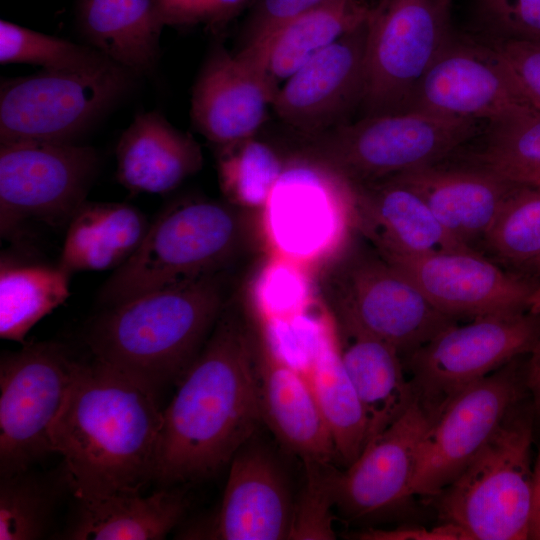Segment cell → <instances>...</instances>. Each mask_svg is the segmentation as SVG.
<instances>
[{
    "label": "cell",
    "mask_w": 540,
    "mask_h": 540,
    "mask_svg": "<svg viewBox=\"0 0 540 540\" xmlns=\"http://www.w3.org/2000/svg\"><path fill=\"white\" fill-rule=\"evenodd\" d=\"M162 410L154 480L196 481L230 463L262 422L252 329L227 303L202 350Z\"/></svg>",
    "instance_id": "cell-1"
},
{
    "label": "cell",
    "mask_w": 540,
    "mask_h": 540,
    "mask_svg": "<svg viewBox=\"0 0 540 540\" xmlns=\"http://www.w3.org/2000/svg\"><path fill=\"white\" fill-rule=\"evenodd\" d=\"M161 424L154 390L96 359L79 362L50 431L76 500L140 492L154 480Z\"/></svg>",
    "instance_id": "cell-2"
},
{
    "label": "cell",
    "mask_w": 540,
    "mask_h": 540,
    "mask_svg": "<svg viewBox=\"0 0 540 540\" xmlns=\"http://www.w3.org/2000/svg\"><path fill=\"white\" fill-rule=\"evenodd\" d=\"M223 272L144 293L94 320V359L154 390L178 381L198 356L225 305Z\"/></svg>",
    "instance_id": "cell-3"
},
{
    "label": "cell",
    "mask_w": 540,
    "mask_h": 540,
    "mask_svg": "<svg viewBox=\"0 0 540 540\" xmlns=\"http://www.w3.org/2000/svg\"><path fill=\"white\" fill-rule=\"evenodd\" d=\"M244 210L227 201L185 198L149 224L137 250L103 284L111 307L138 295L223 272L244 249Z\"/></svg>",
    "instance_id": "cell-4"
},
{
    "label": "cell",
    "mask_w": 540,
    "mask_h": 540,
    "mask_svg": "<svg viewBox=\"0 0 540 540\" xmlns=\"http://www.w3.org/2000/svg\"><path fill=\"white\" fill-rule=\"evenodd\" d=\"M486 122L419 111L367 115L305 139L300 152L357 185L439 163L475 139Z\"/></svg>",
    "instance_id": "cell-5"
},
{
    "label": "cell",
    "mask_w": 540,
    "mask_h": 540,
    "mask_svg": "<svg viewBox=\"0 0 540 540\" xmlns=\"http://www.w3.org/2000/svg\"><path fill=\"white\" fill-rule=\"evenodd\" d=\"M139 77L113 62L87 70H45L1 78L0 143H78L137 88Z\"/></svg>",
    "instance_id": "cell-6"
},
{
    "label": "cell",
    "mask_w": 540,
    "mask_h": 540,
    "mask_svg": "<svg viewBox=\"0 0 540 540\" xmlns=\"http://www.w3.org/2000/svg\"><path fill=\"white\" fill-rule=\"evenodd\" d=\"M532 432L507 418L437 498L439 516L470 540H523L533 514Z\"/></svg>",
    "instance_id": "cell-7"
},
{
    "label": "cell",
    "mask_w": 540,
    "mask_h": 540,
    "mask_svg": "<svg viewBox=\"0 0 540 540\" xmlns=\"http://www.w3.org/2000/svg\"><path fill=\"white\" fill-rule=\"evenodd\" d=\"M328 292L343 334L376 338L400 355H409L456 323L374 248L340 261L328 278Z\"/></svg>",
    "instance_id": "cell-8"
},
{
    "label": "cell",
    "mask_w": 540,
    "mask_h": 540,
    "mask_svg": "<svg viewBox=\"0 0 540 540\" xmlns=\"http://www.w3.org/2000/svg\"><path fill=\"white\" fill-rule=\"evenodd\" d=\"M451 0H378L366 20L364 116L403 112L412 91L455 36Z\"/></svg>",
    "instance_id": "cell-9"
},
{
    "label": "cell",
    "mask_w": 540,
    "mask_h": 540,
    "mask_svg": "<svg viewBox=\"0 0 540 540\" xmlns=\"http://www.w3.org/2000/svg\"><path fill=\"white\" fill-rule=\"evenodd\" d=\"M540 337V314H490L441 331L408 355L415 399L432 419L456 393L529 353Z\"/></svg>",
    "instance_id": "cell-10"
},
{
    "label": "cell",
    "mask_w": 540,
    "mask_h": 540,
    "mask_svg": "<svg viewBox=\"0 0 540 540\" xmlns=\"http://www.w3.org/2000/svg\"><path fill=\"white\" fill-rule=\"evenodd\" d=\"M79 361L53 342L25 345L0 360V475L30 469L52 453L50 431Z\"/></svg>",
    "instance_id": "cell-11"
},
{
    "label": "cell",
    "mask_w": 540,
    "mask_h": 540,
    "mask_svg": "<svg viewBox=\"0 0 540 540\" xmlns=\"http://www.w3.org/2000/svg\"><path fill=\"white\" fill-rule=\"evenodd\" d=\"M100 167L98 152L79 143H0V231L14 234L34 219L68 224L85 202Z\"/></svg>",
    "instance_id": "cell-12"
},
{
    "label": "cell",
    "mask_w": 540,
    "mask_h": 540,
    "mask_svg": "<svg viewBox=\"0 0 540 540\" xmlns=\"http://www.w3.org/2000/svg\"><path fill=\"white\" fill-rule=\"evenodd\" d=\"M262 210L278 256L299 264L333 254L353 226L350 185L300 151L286 158Z\"/></svg>",
    "instance_id": "cell-13"
},
{
    "label": "cell",
    "mask_w": 540,
    "mask_h": 540,
    "mask_svg": "<svg viewBox=\"0 0 540 540\" xmlns=\"http://www.w3.org/2000/svg\"><path fill=\"white\" fill-rule=\"evenodd\" d=\"M517 397L511 362L451 397L420 442L410 495L442 492L501 426Z\"/></svg>",
    "instance_id": "cell-14"
},
{
    "label": "cell",
    "mask_w": 540,
    "mask_h": 540,
    "mask_svg": "<svg viewBox=\"0 0 540 540\" xmlns=\"http://www.w3.org/2000/svg\"><path fill=\"white\" fill-rule=\"evenodd\" d=\"M527 108L534 107L489 44L454 36L418 81L403 112L487 123Z\"/></svg>",
    "instance_id": "cell-15"
},
{
    "label": "cell",
    "mask_w": 540,
    "mask_h": 540,
    "mask_svg": "<svg viewBox=\"0 0 540 540\" xmlns=\"http://www.w3.org/2000/svg\"><path fill=\"white\" fill-rule=\"evenodd\" d=\"M403 271L428 300L457 319L530 311L540 284L505 270L476 250L382 256Z\"/></svg>",
    "instance_id": "cell-16"
},
{
    "label": "cell",
    "mask_w": 540,
    "mask_h": 540,
    "mask_svg": "<svg viewBox=\"0 0 540 540\" xmlns=\"http://www.w3.org/2000/svg\"><path fill=\"white\" fill-rule=\"evenodd\" d=\"M366 21L320 51L279 87L272 108L304 138L343 122L361 106L365 84Z\"/></svg>",
    "instance_id": "cell-17"
},
{
    "label": "cell",
    "mask_w": 540,
    "mask_h": 540,
    "mask_svg": "<svg viewBox=\"0 0 540 540\" xmlns=\"http://www.w3.org/2000/svg\"><path fill=\"white\" fill-rule=\"evenodd\" d=\"M294 499L274 454L252 438L230 462L221 504L207 524L184 534L190 539H289Z\"/></svg>",
    "instance_id": "cell-18"
},
{
    "label": "cell",
    "mask_w": 540,
    "mask_h": 540,
    "mask_svg": "<svg viewBox=\"0 0 540 540\" xmlns=\"http://www.w3.org/2000/svg\"><path fill=\"white\" fill-rule=\"evenodd\" d=\"M431 418L415 399L391 425L374 436L358 458L335 477V506L359 518L411 497L420 442Z\"/></svg>",
    "instance_id": "cell-19"
},
{
    "label": "cell",
    "mask_w": 540,
    "mask_h": 540,
    "mask_svg": "<svg viewBox=\"0 0 540 540\" xmlns=\"http://www.w3.org/2000/svg\"><path fill=\"white\" fill-rule=\"evenodd\" d=\"M276 92L247 60L216 44L193 85V127L215 147L256 135Z\"/></svg>",
    "instance_id": "cell-20"
},
{
    "label": "cell",
    "mask_w": 540,
    "mask_h": 540,
    "mask_svg": "<svg viewBox=\"0 0 540 540\" xmlns=\"http://www.w3.org/2000/svg\"><path fill=\"white\" fill-rule=\"evenodd\" d=\"M254 370L261 420L278 442L305 461L331 462L335 450L308 376L253 331Z\"/></svg>",
    "instance_id": "cell-21"
},
{
    "label": "cell",
    "mask_w": 540,
    "mask_h": 540,
    "mask_svg": "<svg viewBox=\"0 0 540 540\" xmlns=\"http://www.w3.org/2000/svg\"><path fill=\"white\" fill-rule=\"evenodd\" d=\"M349 185L353 226L381 256L473 249L452 236L424 200L393 176Z\"/></svg>",
    "instance_id": "cell-22"
},
{
    "label": "cell",
    "mask_w": 540,
    "mask_h": 540,
    "mask_svg": "<svg viewBox=\"0 0 540 540\" xmlns=\"http://www.w3.org/2000/svg\"><path fill=\"white\" fill-rule=\"evenodd\" d=\"M392 176L417 193L452 236L473 249L517 184L486 167L459 160Z\"/></svg>",
    "instance_id": "cell-23"
},
{
    "label": "cell",
    "mask_w": 540,
    "mask_h": 540,
    "mask_svg": "<svg viewBox=\"0 0 540 540\" xmlns=\"http://www.w3.org/2000/svg\"><path fill=\"white\" fill-rule=\"evenodd\" d=\"M117 181L131 194H166L203 166L199 143L157 110L141 112L115 150Z\"/></svg>",
    "instance_id": "cell-24"
},
{
    "label": "cell",
    "mask_w": 540,
    "mask_h": 540,
    "mask_svg": "<svg viewBox=\"0 0 540 540\" xmlns=\"http://www.w3.org/2000/svg\"><path fill=\"white\" fill-rule=\"evenodd\" d=\"M370 7L367 0H330L235 53L252 64L277 93L308 60L362 25Z\"/></svg>",
    "instance_id": "cell-25"
},
{
    "label": "cell",
    "mask_w": 540,
    "mask_h": 540,
    "mask_svg": "<svg viewBox=\"0 0 540 540\" xmlns=\"http://www.w3.org/2000/svg\"><path fill=\"white\" fill-rule=\"evenodd\" d=\"M77 29L86 45L139 77L153 76L165 26L154 0H77Z\"/></svg>",
    "instance_id": "cell-26"
},
{
    "label": "cell",
    "mask_w": 540,
    "mask_h": 540,
    "mask_svg": "<svg viewBox=\"0 0 540 540\" xmlns=\"http://www.w3.org/2000/svg\"><path fill=\"white\" fill-rule=\"evenodd\" d=\"M187 507L179 489L162 488L148 496L118 492L77 499L76 511L63 537L72 540L164 539L180 522Z\"/></svg>",
    "instance_id": "cell-27"
},
{
    "label": "cell",
    "mask_w": 540,
    "mask_h": 540,
    "mask_svg": "<svg viewBox=\"0 0 540 540\" xmlns=\"http://www.w3.org/2000/svg\"><path fill=\"white\" fill-rule=\"evenodd\" d=\"M148 227L132 205L85 201L67 224L58 266L69 275L117 269L137 250Z\"/></svg>",
    "instance_id": "cell-28"
},
{
    "label": "cell",
    "mask_w": 540,
    "mask_h": 540,
    "mask_svg": "<svg viewBox=\"0 0 540 540\" xmlns=\"http://www.w3.org/2000/svg\"><path fill=\"white\" fill-rule=\"evenodd\" d=\"M344 335L341 358L364 410L369 442L409 408L415 394L393 346L370 336Z\"/></svg>",
    "instance_id": "cell-29"
},
{
    "label": "cell",
    "mask_w": 540,
    "mask_h": 540,
    "mask_svg": "<svg viewBox=\"0 0 540 540\" xmlns=\"http://www.w3.org/2000/svg\"><path fill=\"white\" fill-rule=\"evenodd\" d=\"M308 378L332 437L335 460L351 465L368 443L364 410L346 372L341 346L329 321L309 363Z\"/></svg>",
    "instance_id": "cell-30"
},
{
    "label": "cell",
    "mask_w": 540,
    "mask_h": 540,
    "mask_svg": "<svg viewBox=\"0 0 540 540\" xmlns=\"http://www.w3.org/2000/svg\"><path fill=\"white\" fill-rule=\"evenodd\" d=\"M70 276L59 266L2 257L0 337L24 342L28 332L70 295Z\"/></svg>",
    "instance_id": "cell-31"
},
{
    "label": "cell",
    "mask_w": 540,
    "mask_h": 540,
    "mask_svg": "<svg viewBox=\"0 0 540 540\" xmlns=\"http://www.w3.org/2000/svg\"><path fill=\"white\" fill-rule=\"evenodd\" d=\"M215 148L219 184L226 201L243 210L263 209L286 159L255 136Z\"/></svg>",
    "instance_id": "cell-32"
},
{
    "label": "cell",
    "mask_w": 540,
    "mask_h": 540,
    "mask_svg": "<svg viewBox=\"0 0 540 540\" xmlns=\"http://www.w3.org/2000/svg\"><path fill=\"white\" fill-rule=\"evenodd\" d=\"M470 144L472 151L454 156L498 173L540 166V110L527 108L487 122Z\"/></svg>",
    "instance_id": "cell-33"
},
{
    "label": "cell",
    "mask_w": 540,
    "mask_h": 540,
    "mask_svg": "<svg viewBox=\"0 0 540 540\" xmlns=\"http://www.w3.org/2000/svg\"><path fill=\"white\" fill-rule=\"evenodd\" d=\"M481 243L516 272L540 257V187L517 183Z\"/></svg>",
    "instance_id": "cell-34"
},
{
    "label": "cell",
    "mask_w": 540,
    "mask_h": 540,
    "mask_svg": "<svg viewBox=\"0 0 540 540\" xmlns=\"http://www.w3.org/2000/svg\"><path fill=\"white\" fill-rule=\"evenodd\" d=\"M57 493L30 469L1 476L0 540H36L50 529Z\"/></svg>",
    "instance_id": "cell-35"
},
{
    "label": "cell",
    "mask_w": 540,
    "mask_h": 540,
    "mask_svg": "<svg viewBox=\"0 0 540 540\" xmlns=\"http://www.w3.org/2000/svg\"><path fill=\"white\" fill-rule=\"evenodd\" d=\"M110 61L86 44L48 35L15 23L0 21V63L30 64L45 70L80 71Z\"/></svg>",
    "instance_id": "cell-36"
},
{
    "label": "cell",
    "mask_w": 540,
    "mask_h": 540,
    "mask_svg": "<svg viewBox=\"0 0 540 540\" xmlns=\"http://www.w3.org/2000/svg\"><path fill=\"white\" fill-rule=\"evenodd\" d=\"M303 464L305 480L300 495L294 500L289 539H335L332 508L337 469L331 462L305 461Z\"/></svg>",
    "instance_id": "cell-37"
},
{
    "label": "cell",
    "mask_w": 540,
    "mask_h": 540,
    "mask_svg": "<svg viewBox=\"0 0 540 540\" xmlns=\"http://www.w3.org/2000/svg\"><path fill=\"white\" fill-rule=\"evenodd\" d=\"M312 296L311 280L301 264L281 256L262 266L251 286L253 306L264 319L302 310Z\"/></svg>",
    "instance_id": "cell-38"
},
{
    "label": "cell",
    "mask_w": 540,
    "mask_h": 540,
    "mask_svg": "<svg viewBox=\"0 0 540 540\" xmlns=\"http://www.w3.org/2000/svg\"><path fill=\"white\" fill-rule=\"evenodd\" d=\"M481 41L540 42V0H475Z\"/></svg>",
    "instance_id": "cell-39"
},
{
    "label": "cell",
    "mask_w": 540,
    "mask_h": 540,
    "mask_svg": "<svg viewBox=\"0 0 540 540\" xmlns=\"http://www.w3.org/2000/svg\"><path fill=\"white\" fill-rule=\"evenodd\" d=\"M253 0H154L165 26L203 25L220 31Z\"/></svg>",
    "instance_id": "cell-40"
},
{
    "label": "cell",
    "mask_w": 540,
    "mask_h": 540,
    "mask_svg": "<svg viewBox=\"0 0 540 540\" xmlns=\"http://www.w3.org/2000/svg\"><path fill=\"white\" fill-rule=\"evenodd\" d=\"M330 0H253L242 28L239 49L250 46L289 20Z\"/></svg>",
    "instance_id": "cell-41"
},
{
    "label": "cell",
    "mask_w": 540,
    "mask_h": 540,
    "mask_svg": "<svg viewBox=\"0 0 540 540\" xmlns=\"http://www.w3.org/2000/svg\"><path fill=\"white\" fill-rule=\"evenodd\" d=\"M483 42L489 44L499 54L523 95L534 108L540 110V42L523 40Z\"/></svg>",
    "instance_id": "cell-42"
},
{
    "label": "cell",
    "mask_w": 540,
    "mask_h": 540,
    "mask_svg": "<svg viewBox=\"0 0 540 540\" xmlns=\"http://www.w3.org/2000/svg\"><path fill=\"white\" fill-rule=\"evenodd\" d=\"M357 536L364 540H470L458 526L445 522L430 530L427 528L370 529Z\"/></svg>",
    "instance_id": "cell-43"
},
{
    "label": "cell",
    "mask_w": 540,
    "mask_h": 540,
    "mask_svg": "<svg viewBox=\"0 0 540 540\" xmlns=\"http://www.w3.org/2000/svg\"><path fill=\"white\" fill-rule=\"evenodd\" d=\"M528 364V383L540 411V337L531 349Z\"/></svg>",
    "instance_id": "cell-44"
},
{
    "label": "cell",
    "mask_w": 540,
    "mask_h": 540,
    "mask_svg": "<svg viewBox=\"0 0 540 540\" xmlns=\"http://www.w3.org/2000/svg\"><path fill=\"white\" fill-rule=\"evenodd\" d=\"M498 174L517 183L540 187V166L509 169Z\"/></svg>",
    "instance_id": "cell-45"
},
{
    "label": "cell",
    "mask_w": 540,
    "mask_h": 540,
    "mask_svg": "<svg viewBox=\"0 0 540 540\" xmlns=\"http://www.w3.org/2000/svg\"><path fill=\"white\" fill-rule=\"evenodd\" d=\"M518 273H521L540 284V257L525 265ZM531 312L540 314V289L534 298Z\"/></svg>",
    "instance_id": "cell-46"
},
{
    "label": "cell",
    "mask_w": 540,
    "mask_h": 540,
    "mask_svg": "<svg viewBox=\"0 0 540 540\" xmlns=\"http://www.w3.org/2000/svg\"><path fill=\"white\" fill-rule=\"evenodd\" d=\"M533 514L532 522L540 519V454L533 471ZM531 522V524H532Z\"/></svg>",
    "instance_id": "cell-47"
},
{
    "label": "cell",
    "mask_w": 540,
    "mask_h": 540,
    "mask_svg": "<svg viewBox=\"0 0 540 540\" xmlns=\"http://www.w3.org/2000/svg\"><path fill=\"white\" fill-rule=\"evenodd\" d=\"M530 536L540 539V519L532 522Z\"/></svg>",
    "instance_id": "cell-48"
}]
</instances>
